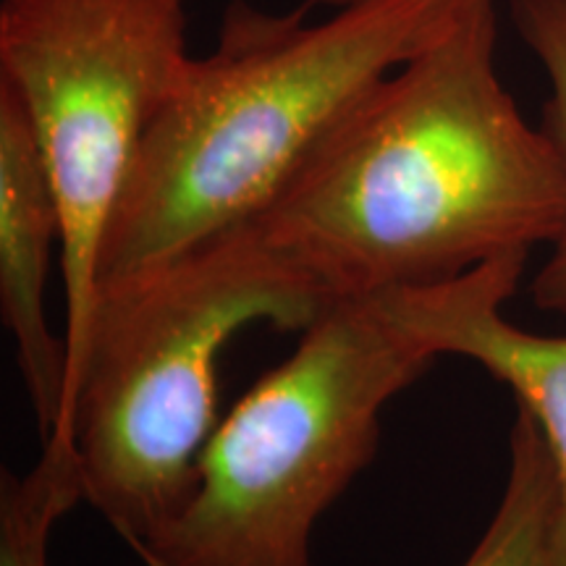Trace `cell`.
Listing matches in <instances>:
<instances>
[{
    "mask_svg": "<svg viewBox=\"0 0 566 566\" xmlns=\"http://www.w3.org/2000/svg\"><path fill=\"white\" fill-rule=\"evenodd\" d=\"M472 0H354L275 13L231 0L147 126L108 231L97 292L258 221L359 97L441 38Z\"/></svg>",
    "mask_w": 566,
    "mask_h": 566,
    "instance_id": "2",
    "label": "cell"
},
{
    "mask_svg": "<svg viewBox=\"0 0 566 566\" xmlns=\"http://www.w3.org/2000/svg\"><path fill=\"white\" fill-rule=\"evenodd\" d=\"M530 252H506L433 286L380 294L386 310L436 357L457 354L506 384L535 417L556 472L551 562L566 566V336L516 328L504 304L525 273Z\"/></svg>",
    "mask_w": 566,
    "mask_h": 566,
    "instance_id": "6",
    "label": "cell"
},
{
    "mask_svg": "<svg viewBox=\"0 0 566 566\" xmlns=\"http://www.w3.org/2000/svg\"><path fill=\"white\" fill-rule=\"evenodd\" d=\"M509 11L522 42L548 74L551 97L543 129L566 163V0H512ZM551 247L554 250L535 275L530 296L537 310L566 315V221Z\"/></svg>",
    "mask_w": 566,
    "mask_h": 566,
    "instance_id": "10",
    "label": "cell"
},
{
    "mask_svg": "<svg viewBox=\"0 0 566 566\" xmlns=\"http://www.w3.org/2000/svg\"><path fill=\"white\" fill-rule=\"evenodd\" d=\"M495 48V0H472L359 97L252 221L334 302L556 242L566 163L509 95Z\"/></svg>",
    "mask_w": 566,
    "mask_h": 566,
    "instance_id": "1",
    "label": "cell"
},
{
    "mask_svg": "<svg viewBox=\"0 0 566 566\" xmlns=\"http://www.w3.org/2000/svg\"><path fill=\"white\" fill-rule=\"evenodd\" d=\"M328 304V289L254 223L97 292L53 436L74 441L84 501L134 554L187 499L218 424V363L231 338L254 323L304 331Z\"/></svg>",
    "mask_w": 566,
    "mask_h": 566,
    "instance_id": "3",
    "label": "cell"
},
{
    "mask_svg": "<svg viewBox=\"0 0 566 566\" xmlns=\"http://www.w3.org/2000/svg\"><path fill=\"white\" fill-rule=\"evenodd\" d=\"M310 3H313L315 9H321V6H328V9H342V6L354 3V0H310Z\"/></svg>",
    "mask_w": 566,
    "mask_h": 566,
    "instance_id": "11",
    "label": "cell"
},
{
    "mask_svg": "<svg viewBox=\"0 0 566 566\" xmlns=\"http://www.w3.org/2000/svg\"><path fill=\"white\" fill-rule=\"evenodd\" d=\"M55 252L63 258L59 195L24 103L0 82V315L45 441L66 396V338L48 323L45 294Z\"/></svg>",
    "mask_w": 566,
    "mask_h": 566,
    "instance_id": "7",
    "label": "cell"
},
{
    "mask_svg": "<svg viewBox=\"0 0 566 566\" xmlns=\"http://www.w3.org/2000/svg\"><path fill=\"white\" fill-rule=\"evenodd\" d=\"M436 354L380 294L344 296L205 443L145 566H313L317 520L370 464L380 415Z\"/></svg>",
    "mask_w": 566,
    "mask_h": 566,
    "instance_id": "4",
    "label": "cell"
},
{
    "mask_svg": "<svg viewBox=\"0 0 566 566\" xmlns=\"http://www.w3.org/2000/svg\"><path fill=\"white\" fill-rule=\"evenodd\" d=\"M192 55L187 0H3L0 82L24 103L63 218L66 422L105 231L147 126Z\"/></svg>",
    "mask_w": 566,
    "mask_h": 566,
    "instance_id": "5",
    "label": "cell"
},
{
    "mask_svg": "<svg viewBox=\"0 0 566 566\" xmlns=\"http://www.w3.org/2000/svg\"><path fill=\"white\" fill-rule=\"evenodd\" d=\"M84 501V475L76 446L51 436L27 475L0 480V566H48L53 527Z\"/></svg>",
    "mask_w": 566,
    "mask_h": 566,
    "instance_id": "9",
    "label": "cell"
},
{
    "mask_svg": "<svg viewBox=\"0 0 566 566\" xmlns=\"http://www.w3.org/2000/svg\"><path fill=\"white\" fill-rule=\"evenodd\" d=\"M556 472L535 417L516 405L509 436V478L491 525L462 566H554L551 527Z\"/></svg>",
    "mask_w": 566,
    "mask_h": 566,
    "instance_id": "8",
    "label": "cell"
}]
</instances>
